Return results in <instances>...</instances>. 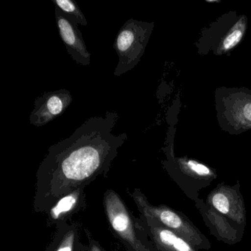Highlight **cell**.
<instances>
[{"instance_id":"obj_15","label":"cell","mask_w":251,"mask_h":251,"mask_svg":"<svg viewBox=\"0 0 251 251\" xmlns=\"http://www.w3.org/2000/svg\"><path fill=\"white\" fill-rule=\"evenodd\" d=\"M146 246H147V245H146ZM147 247H148V249H147L146 251H151V250H150V248H148V246H147Z\"/></svg>"},{"instance_id":"obj_14","label":"cell","mask_w":251,"mask_h":251,"mask_svg":"<svg viewBox=\"0 0 251 251\" xmlns=\"http://www.w3.org/2000/svg\"><path fill=\"white\" fill-rule=\"evenodd\" d=\"M83 230H84L85 233L87 236L88 244L86 251H106L101 246L100 244L96 239H94L93 236L89 231V229L84 227Z\"/></svg>"},{"instance_id":"obj_16","label":"cell","mask_w":251,"mask_h":251,"mask_svg":"<svg viewBox=\"0 0 251 251\" xmlns=\"http://www.w3.org/2000/svg\"><path fill=\"white\" fill-rule=\"evenodd\" d=\"M148 248H149V247H148Z\"/></svg>"},{"instance_id":"obj_10","label":"cell","mask_w":251,"mask_h":251,"mask_svg":"<svg viewBox=\"0 0 251 251\" xmlns=\"http://www.w3.org/2000/svg\"><path fill=\"white\" fill-rule=\"evenodd\" d=\"M55 234L45 251H86L87 245L81 242L80 222H61L55 226Z\"/></svg>"},{"instance_id":"obj_11","label":"cell","mask_w":251,"mask_h":251,"mask_svg":"<svg viewBox=\"0 0 251 251\" xmlns=\"http://www.w3.org/2000/svg\"><path fill=\"white\" fill-rule=\"evenodd\" d=\"M167 170L178 169L182 173L199 178L209 179L214 177L215 174L210 167L202 163L189 158H175L173 155H167V160L164 163Z\"/></svg>"},{"instance_id":"obj_1","label":"cell","mask_w":251,"mask_h":251,"mask_svg":"<svg viewBox=\"0 0 251 251\" xmlns=\"http://www.w3.org/2000/svg\"><path fill=\"white\" fill-rule=\"evenodd\" d=\"M118 113L87 119L67 139L50 147L36 174L33 211L45 214L61 197L106 177L127 135L113 134Z\"/></svg>"},{"instance_id":"obj_2","label":"cell","mask_w":251,"mask_h":251,"mask_svg":"<svg viewBox=\"0 0 251 251\" xmlns=\"http://www.w3.org/2000/svg\"><path fill=\"white\" fill-rule=\"evenodd\" d=\"M248 18L235 11L223 14L202 29L195 46L200 55H228L243 40Z\"/></svg>"},{"instance_id":"obj_4","label":"cell","mask_w":251,"mask_h":251,"mask_svg":"<svg viewBox=\"0 0 251 251\" xmlns=\"http://www.w3.org/2000/svg\"><path fill=\"white\" fill-rule=\"evenodd\" d=\"M153 27V23L138 21L134 19H130L123 25L113 45L119 58L114 75L120 77L131 71L139 64Z\"/></svg>"},{"instance_id":"obj_8","label":"cell","mask_w":251,"mask_h":251,"mask_svg":"<svg viewBox=\"0 0 251 251\" xmlns=\"http://www.w3.org/2000/svg\"><path fill=\"white\" fill-rule=\"evenodd\" d=\"M55 15L61 40L72 59L81 66L90 65L91 53L77 25L70 21L56 6Z\"/></svg>"},{"instance_id":"obj_13","label":"cell","mask_w":251,"mask_h":251,"mask_svg":"<svg viewBox=\"0 0 251 251\" xmlns=\"http://www.w3.org/2000/svg\"><path fill=\"white\" fill-rule=\"evenodd\" d=\"M235 201L230 194L225 191H217L211 196V204L220 214L226 216H233V211L236 206Z\"/></svg>"},{"instance_id":"obj_3","label":"cell","mask_w":251,"mask_h":251,"mask_svg":"<svg viewBox=\"0 0 251 251\" xmlns=\"http://www.w3.org/2000/svg\"><path fill=\"white\" fill-rule=\"evenodd\" d=\"M214 102L222 130L230 135L251 130V90L246 88H217Z\"/></svg>"},{"instance_id":"obj_9","label":"cell","mask_w":251,"mask_h":251,"mask_svg":"<svg viewBox=\"0 0 251 251\" xmlns=\"http://www.w3.org/2000/svg\"><path fill=\"white\" fill-rule=\"evenodd\" d=\"M85 187H80L61 197L46 212L47 227H55L61 222H69L83 211L88 205Z\"/></svg>"},{"instance_id":"obj_6","label":"cell","mask_w":251,"mask_h":251,"mask_svg":"<svg viewBox=\"0 0 251 251\" xmlns=\"http://www.w3.org/2000/svg\"><path fill=\"white\" fill-rule=\"evenodd\" d=\"M127 193L131 197L138 210L145 220L150 223L167 227L183 236L191 238L196 234L192 226L181 215L165 205H155L150 203L148 198L140 189L136 188L132 192L127 189Z\"/></svg>"},{"instance_id":"obj_12","label":"cell","mask_w":251,"mask_h":251,"mask_svg":"<svg viewBox=\"0 0 251 251\" xmlns=\"http://www.w3.org/2000/svg\"><path fill=\"white\" fill-rule=\"evenodd\" d=\"M55 6L58 7L63 14L73 23L80 25L87 26L86 17L78 5L73 0H52Z\"/></svg>"},{"instance_id":"obj_7","label":"cell","mask_w":251,"mask_h":251,"mask_svg":"<svg viewBox=\"0 0 251 251\" xmlns=\"http://www.w3.org/2000/svg\"><path fill=\"white\" fill-rule=\"evenodd\" d=\"M71 92L62 89L45 92L36 98L34 108L30 115V123L42 127L62 115L73 102Z\"/></svg>"},{"instance_id":"obj_5","label":"cell","mask_w":251,"mask_h":251,"mask_svg":"<svg viewBox=\"0 0 251 251\" xmlns=\"http://www.w3.org/2000/svg\"><path fill=\"white\" fill-rule=\"evenodd\" d=\"M103 207L113 233L123 242L127 251L148 249L139 236L135 217L117 192L113 189H107L104 192Z\"/></svg>"}]
</instances>
